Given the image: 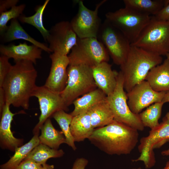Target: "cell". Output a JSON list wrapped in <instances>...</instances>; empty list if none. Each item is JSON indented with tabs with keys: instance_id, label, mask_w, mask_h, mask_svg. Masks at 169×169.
<instances>
[{
	"instance_id": "cell-1",
	"label": "cell",
	"mask_w": 169,
	"mask_h": 169,
	"mask_svg": "<svg viewBox=\"0 0 169 169\" xmlns=\"http://www.w3.org/2000/svg\"><path fill=\"white\" fill-rule=\"evenodd\" d=\"M15 63L1 87L4 90L6 103L28 110L30 98L37 86V72L31 61L21 60Z\"/></svg>"
},
{
	"instance_id": "cell-2",
	"label": "cell",
	"mask_w": 169,
	"mask_h": 169,
	"mask_svg": "<svg viewBox=\"0 0 169 169\" xmlns=\"http://www.w3.org/2000/svg\"><path fill=\"white\" fill-rule=\"evenodd\" d=\"M138 131L115 120L105 126L94 129L88 139L109 155H127L138 141Z\"/></svg>"
},
{
	"instance_id": "cell-3",
	"label": "cell",
	"mask_w": 169,
	"mask_h": 169,
	"mask_svg": "<svg viewBox=\"0 0 169 169\" xmlns=\"http://www.w3.org/2000/svg\"><path fill=\"white\" fill-rule=\"evenodd\" d=\"M162 60L161 56L131 45L125 61L120 66L125 90L127 93L145 80L150 70L161 64Z\"/></svg>"
},
{
	"instance_id": "cell-4",
	"label": "cell",
	"mask_w": 169,
	"mask_h": 169,
	"mask_svg": "<svg viewBox=\"0 0 169 169\" xmlns=\"http://www.w3.org/2000/svg\"><path fill=\"white\" fill-rule=\"evenodd\" d=\"M161 56L169 53V21L151 19L134 42L131 44Z\"/></svg>"
},
{
	"instance_id": "cell-5",
	"label": "cell",
	"mask_w": 169,
	"mask_h": 169,
	"mask_svg": "<svg viewBox=\"0 0 169 169\" xmlns=\"http://www.w3.org/2000/svg\"><path fill=\"white\" fill-rule=\"evenodd\" d=\"M67 85L60 94L68 107L79 97L97 88L91 67L83 64L69 65Z\"/></svg>"
},
{
	"instance_id": "cell-6",
	"label": "cell",
	"mask_w": 169,
	"mask_h": 169,
	"mask_svg": "<svg viewBox=\"0 0 169 169\" xmlns=\"http://www.w3.org/2000/svg\"><path fill=\"white\" fill-rule=\"evenodd\" d=\"M106 20L133 43L150 21L151 16L125 7L105 15Z\"/></svg>"
},
{
	"instance_id": "cell-7",
	"label": "cell",
	"mask_w": 169,
	"mask_h": 169,
	"mask_svg": "<svg viewBox=\"0 0 169 169\" xmlns=\"http://www.w3.org/2000/svg\"><path fill=\"white\" fill-rule=\"evenodd\" d=\"M69 65L83 64L92 68L104 62H108L109 54L97 38H79L68 56Z\"/></svg>"
},
{
	"instance_id": "cell-8",
	"label": "cell",
	"mask_w": 169,
	"mask_h": 169,
	"mask_svg": "<svg viewBox=\"0 0 169 169\" xmlns=\"http://www.w3.org/2000/svg\"><path fill=\"white\" fill-rule=\"evenodd\" d=\"M107 100L113 113L114 119L137 130L142 131L145 127L139 114L133 113L127 104V93L124 87V79L120 71L117 77V83L113 92L107 96Z\"/></svg>"
},
{
	"instance_id": "cell-9",
	"label": "cell",
	"mask_w": 169,
	"mask_h": 169,
	"mask_svg": "<svg viewBox=\"0 0 169 169\" xmlns=\"http://www.w3.org/2000/svg\"><path fill=\"white\" fill-rule=\"evenodd\" d=\"M168 142H169V119L165 116L158 126L151 130L147 136L141 138L138 146L140 156L132 161H142L146 168L152 167L156 163L154 149L161 147ZM161 154L162 155L169 156V149L162 151Z\"/></svg>"
},
{
	"instance_id": "cell-10",
	"label": "cell",
	"mask_w": 169,
	"mask_h": 169,
	"mask_svg": "<svg viewBox=\"0 0 169 169\" xmlns=\"http://www.w3.org/2000/svg\"><path fill=\"white\" fill-rule=\"evenodd\" d=\"M97 38L105 48L114 63L120 66L125 62L131 43L122 32L106 19L102 24Z\"/></svg>"
},
{
	"instance_id": "cell-11",
	"label": "cell",
	"mask_w": 169,
	"mask_h": 169,
	"mask_svg": "<svg viewBox=\"0 0 169 169\" xmlns=\"http://www.w3.org/2000/svg\"><path fill=\"white\" fill-rule=\"evenodd\" d=\"M106 1L104 0L96 4L94 10H90L86 7L82 1L79 2L78 12L70 22L78 38H97L102 25L98 15V10Z\"/></svg>"
},
{
	"instance_id": "cell-12",
	"label": "cell",
	"mask_w": 169,
	"mask_h": 169,
	"mask_svg": "<svg viewBox=\"0 0 169 169\" xmlns=\"http://www.w3.org/2000/svg\"><path fill=\"white\" fill-rule=\"evenodd\" d=\"M32 96L38 98L41 112L38 122L33 128V133L39 134L41 127L47 120L52 117L56 112L61 110L67 111L68 109L60 94L50 90L44 85L37 86Z\"/></svg>"
},
{
	"instance_id": "cell-13",
	"label": "cell",
	"mask_w": 169,
	"mask_h": 169,
	"mask_svg": "<svg viewBox=\"0 0 169 169\" xmlns=\"http://www.w3.org/2000/svg\"><path fill=\"white\" fill-rule=\"evenodd\" d=\"M47 42L52 53L67 55L76 44L78 37L70 22L63 21L53 26L49 30Z\"/></svg>"
},
{
	"instance_id": "cell-14",
	"label": "cell",
	"mask_w": 169,
	"mask_h": 169,
	"mask_svg": "<svg viewBox=\"0 0 169 169\" xmlns=\"http://www.w3.org/2000/svg\"><path fill=\"white\" fill-rule=\"evenodd\" d=\"M166 93L155 91L145 80L127 93V104L133 113L138 114L145 108L155 103L162 102Z\"/></svg>"
},
{
	"instance_id": "cell-15",
	"label": "cell",
	"mask_w": 169,
	"mask_h": 169,
	"mask_svg": "<svg viewBox=\"0 0 169 169\" xmlns=\"http://www.w3.org/2000/svg\"><path fill=\"white\" fill-rule=\"evenodd\" d=\"M51 65L49 75L44 85L50 90L60 94L68 80L67 68L70 64L68 55L52 53L49 56Z\"/></svg>"
},
{
	"instance_id": "cell-16",
	"label": "cell",
	"mask_w": 169,
	"mask_h": 169,
	"mask_svg": "<svg viewBox=\"0 0 169 169\" xmlns=\"http://www.w3.org/2000/svg\"><path fill=\"white\" fill-rule=\"evenodd\" d=\"M10 105L6 103L0 115V146L2 149L14 152L18 147L23 145V139L14 136L11 130V123L15 115L24 113V111L13 113L10 110Z\"/></svg>"
},
{
	"instance_id": "cell-17",
	"label": "cell",
	"mask_w": 169,
	"mask_h": 169,
	"mask_svg": "<svg viewBox=\"0 0 169 169\" xmlns=\"http://www.w3.org/2000/svg\"><path fill=\"white\" fill-rule=\"evenodd\" d=\"M42 50L34 45H28L26 42L19 43L17 45L10 44L0 45L1 54L9 59L12 58L14 62L25 60L31 61L35 64H36L37 59L42 58Z\"/></svg>"
},
{
	"instance_id": "cell-18",
	"label": "cell",
	"mask_w": 169,
	"mask_h": 169,
	"mask_svg": "<svg viewBox=\"0 0 169 169\" xmlns=\"http://www.w3.org/2000/svg\"><path fill=\"white\" fill-rule=\"evenodd\" d=\"M93 78L98 88L107 96L114 91L117 83L118 72L113 70L107 62H102L92 68Z\"/></svg>"
},
{
	"instance_id": "cell-19",
	"label": "cell",
	"mask_w": 169,
	"mask_h": 169,
	"mask_svg": "<svg viewBox=\"0 0 169 169\" xmlns=\"http://www.w3.org/2000/svg\"><path fill=\"white\" fill-rule=\"evenodd\" d=\"M145 80L155 91H169V60L166 58L162 63L151 69Z\"/></svg>"
},
{
	"instance_id": "cell-20",
	"label": "cell",
	"mask_w": 169,
	"mask_h": 169,
	"mask_svg": "<svg viewBox=\"0 0 169 169\" xmlns=\"http://www.w3.org/2000/svg\"><path fill=\"white\" fill-rule=\"evenodd\" d=\"M1 36L3 42H9L17 39H23L30 42L48 53L52 52L48 46L36 40L30 36L20 25L17 19L11 20L10 25L8 26L6 30Z\"/></svg>"
},
{
	"instance_id": "cell-21",
	"label": "cell",
	"mask_w": 169,
	"mask_h": 169,
	"mask_svg": "<svg viewBox=\"0 0 169 169\" xmlns=\"http://www.w3.org/2000/svg\"><path fill=\"white\" fill-rule=\"evenodd\" d=\"M94 130L88 111L73 117L70 130L75 142H81L88 139Z\"/></svg>"
},
{
	"instance_id": "cell-22",
	"label": "cell",
	"mask_w": 169,
	"mask_h": 169,
	"mask_svg": "<svg viewBox=\"0 0 169 169\" xmlns=\"http://www.w3.org/2000/svg\"><path fill=\"white\" fill-rule=\"evenodd\" d=\"M88 111L90 115L92 126L94 129L107 125L114 120L106 98Z\"/></svg>"
},
{
	"instance_id": "cell-23",
	"label": "cell",
	"mask_w": 169,
	"mask_h": 169,
	"mask_svg": "<svg viewBox=\"0 0 169 169\" xmlns=\"http://www.w3.org/2000/svg\"><path fill=\"white\" fill-rule=\"evenodd\" d=\"M41 134L38 138L40 144L54 149L58 150L60 145L66 144L65 137L62 132L54 127L50 118L44 123L40 128Z\"/></svg>"
},
{
	"instance_id": "cell-24",
	"label": "cell",
	"mask_w": 169,
	"mask_h": 169,
	"mask_svg": "<svg viewBox=\"0 0 169 169\" xmlns=\"http://www.w3.org/2000/svg\"><path fill=\"white\" fill-rule=\"evenodd\" d=\"M106 97L102 90L97 88L75 100L73 103L74 108L70 114L73 117L87 112Z\"/></svg>"
},
{
	"instance_id": "cell-25",
	"label": "cell",
	"mask_w": 169,
	"mask_h": 169,
	"mask_svg": "<svg viewBox=\"0 0 169 169\" xmlns=\"http://www.w3.org/2000/svg\"><path fill=\"white\" fill-rule=\"evenodd\" d=\"M125 7L150 16H154L165 6L169 0H124Z\"/></svg>"
},
{
	"instance_id": "cell-26",
	"label": "cell",
	"mask_w": 169,
	"mask_h": 169,
	"mask_svg": "<svg viewBox=\"0 0 169 169\" xmlns=\"http://www.w3.org/2000/svg\"><path fill=\"white\" fill-rule=\"evenodd\" d=\"M39 136L38 134L34 135L28 142L18 147L8 161L0 166V169H15L32 150L40 144Z\"/></svg>"
},
{
	"instance_id": "cell-27",
	"label": "cell",
	"mask_w": 169,
	"mask_h": 169,
	"mask_svg": "<svg viewBox=\"0 0 169 169\" xmlns=\"http://www.w3.org/2000/svg\"><path fill=\"white\" fill-rule=\"evenodd\" d=\"M64 154L62 149H54L39 144L32 150L24 160H31L42 165L46 163L48 159L60 157Z\"/></svg>"
},
{
	"instance_id": "cell-28",
	"label": "cell",
	"mask_w": 169,
	"mask_h": 169,
	"mask_svg": "<svg viewBox=\"0 0 169 169\" xmlns=\"http://www.w3.org/2000/svg\"><path fill=\"white\" fill-rule=\"evenodd\" d=\"M49 1V0H46L43 4L37 6L35 9V13L33 15L26 16L22 14L18 18L21 22L30 24L35 27L40 32L44 39L46 41L49 35V31L43 25V16Z\"/></svg>"
},
{
	"instance_id": "cell-29",
	"label": "cell",
	"mask_w": 169,
	"mask_h": 169,
	"mask_svg": "<svg viewBox=\"0 0 169 169\" xmlns=\"http://www.w3.org/2000/svg\"><path fill=\"white\" fill-rule=\"evenodd\" d=\"M164 104L162 102L155 103L139 114L140 118L145 127H148L151 130L158 126L160 124L158 120L161 117Z\"/></svg>"
},
{
	"instance_id": "cell-30",
	"label": "cell",
	"mask_w": 169,
	"mask_h": 169,
	"mask_svg": "<svg viewBox=\"0 0 169 169\" xmlns=\"http://www.w3.org/2000/svg\"><path fill=\"white\" fill-rule=\"evenodd\" d=\"M52 117L54 119L60 126L65 137L66 144L75 151L77 148L70 130V125L73 116L70 114H68L64 110H61L54 113Z\"/></svg>"
},
{
	"instance_id": "cell-31",
	"label": "cell",
	"mask_w": 169,
	"mask_h": 169,
	"mask_svg": "<svg viewBox=\"0 0 169 169\" xmlns=\"http://www.w3.org/2000/svg\"><path fill=\"white\" fill-rule=\"evenodd\" d=\"M26 7L24 4L15 6L9 10L0 14V34L2 35L6 30L8 22L13 19H17L22 14Z\"/></svg>"
},
{
	"instance_id": "cell-32",
	"label": "cell",
	"mask_w": 169,
	"mask_h": 169,
	"mask_svg": "<svg viewBox=\"0 0 169 169\" xmlns=\"http://www.w3.org/2000/svg\"><path fill=\"white\" fill-rule=\"evenodd\" d=\"M9 58L1 54L0 56V87H2L4 79L10 70L12 65Z\"/></svg>"
},
{
	"instance_id": "cell-33",
	"label": "cell",
	"mask_w": 169,
	"mask_h": 169,
	"mask_svg": "<svg viewBox=\"0 0 169 169\" xmlns=\"http://www.w3.org/2000/svg\"><path fill=\"white\" fill-rule=\"evenodd\" d=\"M42 165L30 160H23L15 169H40Z\"/></svg>"
},
{
	"instance_id": "cell-34",
	"label": "cell",
	"mask_w": 169,
	"mask_h": 169,
	"mask_svg": "<svg viewBox=\"0 0 169 169\" xmlns=\"http://www.w3.org/2000/svg\"><path fill=\"white\" fill-rule=\"evenodd\" d=\"M153 16L158 20L169 21V3L164 7L156 15Z\"/></svg>"
},
{
	"instance_id": "cell-35",
	"label": "cell",
	"mask_w": 169,
	"mask_h": 169,
	"mask_svg": "<svg viewBox=\"0 0 169 169\" xmlns=\"http://www.w3.org/2000/svg\"><path fill=\"white\" fill-rule=\"evenodd\" d=\"M18 0H1L0 1V14L16 6Z\"/></svg>"
},
{
	"instance_id": "cell-36",
	"label": "cell",
	"mask_w": 169,
	"mask_h": 169,
	"mask_svg": "<svg viewBox=\"0 0 169 169\" xmlns=\"http://www.w3.org/2000/svg\"><path fill=\"white\" fill-rule=\"evenodd\" d=\"M88 161L85 158H77L74 161L72 169H85Z\"/></svg>"
},
{
	"instance_id": "cell-37",
	"label": "cell",
	"mask_w": 169,
	"mask_h": 169,
	"mask_svg": "<svg viewBox=\"0 0 169 169\" xmlns=\"http://www.w3.org/2000/svg\"><path fill=\"white\" fill-rule=\"evenodd\" d=\"M6 104L5 94L3 88L0 87V115Z\"/></svg>"
},
{
	"instance_id": "cell-38",
	"label": "cell",
	"mask_w": 169,
	"mask_h": 169,
	"mask_svg": "<svg viewBox=\"0 0 169 169\" xmlns=\"http://www.w3.org/2000/svg\"><path fill=\"white\" fill-rule=\"evenodd\" d=\"M162 102L164 103L169 102V91L166 92Z\"/></svg>"
},
{
	"instance_id": "cell-39",
	"label": "cell",
	"mask_w": 169,
	"mask_h": 169,
	"mask_svg": "<svg viewBox=\"0 0 169 169\" xmlns=\"http://www.w3.org/2000/svg\"><path fill=\"white\" fill-rule=\"evenodd\" d=\"M54 166L53 165H50L45 163L42 165V167L40 169H54Z\"/></svg>"
},
{
	"instance_id": "cell-40",
	"label": "cell",
	"mask_w": 169,
	"mask_h": 169,
	"mask_svg": "<svg viewBox=\"0 0 169 169\" xmlns=\"http://www.w3.org/2000/svg\"><path fill=\"white\" fill-rule=\"evenodd\" d=\"M162 169H169V161L167 162L165 166Z\"/></svg>"
},
{
	"instance_id": "cell-41",
	"label": "cell",
	"mask_w": 169,
	"mask_h": 169,
	"mask_svg": "<svg viewBox=\"0 0 169 169\" xmlns=\"http://www.w3.org/2000/svg\"><path fill=\"white\" fill-rule=\"evenodd\" d=\"M165 116L167 118H168V119H169V112H168L166 113Z\"/></svg>"
},
{
	"instance_id": "cell-42",
	"label": "cell",
	"mask_w": 169,
	"mask_h": 169,
	"mask_svg": "<svg viewBox=\"0 0 169 169\" xmlns=\"http://www.w3.org/2000/svg\"><path fill=\"white\" fill-rule=\"evenodd\" d=\"M167 57V58L169 60V53L167 54L166 55Z\"/></svg>"
},
{
	"instance_id": "cell-43",
	"label": "cell",
	"mask_w": 169,
	"mask_h": 169,
	"mask_svg": "<svg viewBox=\"0 0 169 169\" xmlns=\"http://www.w3.org/2000/svg\"><path fill=\"white\" fill-rule=\"evenodd\" d=\"M141 169V168L139 167V168H138V169Z\"/></svg>"
}]
</instances>
